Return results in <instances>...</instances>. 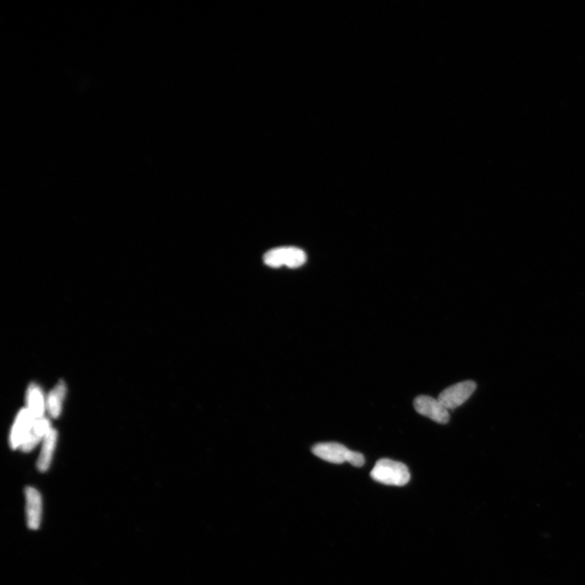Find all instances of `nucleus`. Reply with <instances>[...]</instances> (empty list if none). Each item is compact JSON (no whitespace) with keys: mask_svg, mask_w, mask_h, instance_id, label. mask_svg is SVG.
I'll list each match as a JSON object with an SVG mask.
<instances>
[{"mask_svg":"<svg viewBox=\"0 0 585 585\" xmlns=\"http://www.w3.org/2000/svg\"><path fill=\"white\" fill-rule=\"evenodd\" d=\"M371 477L384 485L404 486L410 481L411 474L405 464L382 458L375 463Z\"/></svg>","mask_w":585,"mask_h":585,"instance_id":"1","label":"nucleus"},{"mask_svg":"<svg viewBox=\"0 0 585 585\" xmlns=\"http://www.w3.org/2000/svg\"><path fill=\"white\" fill-rule=\"evenodd\" d=\"M313 452L315 456L332 463L341 464L348 462L357 467L364 466L365 463L363 454L352 452L340 443H319L313 448Z\"/></svg>","mask_w":585,"mask_h":585,"instance_id":"2","label":"nucleus"},{"mask_svg":"<svg viewBox=\"0 0 585 585\" xmlns=\"http://www.w3.org/2000/svg\"><path fill=\"white\" fill-rule=\"evenodd\" d=\"M266 266L271 268L286 266L295 268L304 266L306 255L303 250L297 248H278L269 250L263 257Z\"/></svg>","mask_w":585,"mask_h":585,"instance_id":"3","label":"nucleus"},{"mask_svg":"<svg viewBox=\"0 0 585 585\" xmlns=\"http://www.w3.org/2000/svg\"><path fill=\"white\" fill-rule=\"evenodd\" d=\"M476 384L472 380L459 382L443 390L438 400L447 410H454L465 402L475 392Z\"/></svg>","mask_w":585,"mask_h":585,"instance_id":"4","label":"nucleus"},{"mask_svg":"<svg viewBox=\"0 0 585 585\" xmlns=\"http://www.w3.org/2000/svg\"><path fill=\"white\" fill-rule=\"evenodd\" d=\"M414 407L419 414L428 417L438 424H447L449 420V410L438 398L421 396L414 400Z\"/></svg>","mask_w":585,"mask_h":585,"instance_id":"5","label":"nucleus"},{"mask_svg":"<svg viewBox=\"0 0 585 585\" xmlns=\"http://www.w3.org/2000/svg\"><path fill=\"white\" fill-rule=\"evenodd\" d=\"M25 494L27 527L32 531L39 530L43 517V499L34 487H26Z\"/></svg>","mask_w":585,"mask_h":585,"instance_id":"6","label":"nucleus"},{"mask_svg":"<svg viewBox=\"0 0 585 585\" xmlns=\"http://www.w3.org/2000/svg\"><path fill=\"white\" fill-rule=\"evenodd\" d=\"M35 420L26 407L18 413L9 436V444L12 449H21Z\"/></svg>","mask_w":585,"mask_h":585,"instance_id":"7","label":"nucleus"},{"mask_svg":"<svg viewBox=\"0 0 585 585\" xmlns=\"http://www.w3.org/2000/svg\"><path fill=\"white\" fill-rule=\"evenodd\" d=\"M27 409L36 420L44 417L46 398L43 390L35 383H31L26 393Z\"/></svg>","mask_w":585,"mask_h":585,"instance_id":"8","label":"nucleus"},{"mask_svg":"<svg viewBox=\"0 0 585 585\" xmlns=\"http://www.w3.org/2000/svg\"><path fill=\"white\" fill-rule=\"evenodd\" d=\"M50 429H52V427H50V422L46 417L36 420L29 434H28L24 443L21 445L22 452H31L41 440H44L45 436Z\"/></svg>","mask_w":585,"mask_h":585,"instance_id":"9","label":"nucleus"},{"mask_svg":"<svg viewBox=\"0 0 585 585\" xmlns=\"http://www.w3.org/2000/svg\"><path fill=\"white\" fill-rule=\"evenodd\" d=\"M57 440V431L52 428L45 436L38 462H37V468L39 469V472H46L48 470L50 463H52Z\"/></svg>","mask_w":585,"mask_h":585,"instance_id":"10","label":"nucleus"},{"mask_svg":"<svg viewBox=\"0 0 585 585\" xmlns=\"http://www.w3.org/2000/svg\"><path fill=\"white\" fill-rule=\"evenodd\" d=\"M66 384L59 382L48 394L46 399V411L50 416L57 418L62 411L63 402L66 396Z\"/></svg>","mask_w":585,"mask_h":585,"instance_id":"11","label":"nucleus"}]
</instances>
